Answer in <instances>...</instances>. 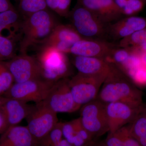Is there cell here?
<instances>
[{
    "mask_svg": "<svg viewBox=\"0 0 146 146\" xmlns=\"http://www.w3.org/2000/svg\"><path fill=\"white\" fill-rule=\"evenodd\" d=\"M128 78L117 66L110 64L109 72L97 99L105 104L121 102L136 107L143 105L142 92Z\"/></svg>",
    "mask_w": 146,
    "mask_h": 146,
    "instance_id": "1",
    "label": "cell"
},
{
    "mask_svg": "<svg viewBox=\"0 0 146 146\" xmlns=\"http://www.w3.org/2000/svg\"><path fill=\"white\" fill-rule=\"evenodd\" d=\"M58 24L53 14L48 9L25 18L20 29V54H27L29 48L34 45L44 44Z\"/></svg>",
    "mask_w": 146,
    "mask_h": 146,
    "instance_id": "2",
    "label": "cell"
},
{
    "mask_svg": "<svg viewBox=\"0 0 146 146\" xmlns=\"http://www.w3.org/2000/svg\"><path fill=\"white\" fill-rule=\"evenodd\" d=\"M36 59L41 68L42 78L47 81L55 83L69 75L68 58L54 47L44 46Z\"/></svg>",
    "mask_w": 146,
    "mask_h": 146,
    "instance_id": "3",
    "label": "cell"
},
{
    "mask_svg": "<svg viewBox=\"0 0 146 146\" xmlns=\"http://www.w3.org/2000/svg\"><path fill=\"white\" fill-rule=\"evenodd\" d=\"M108 73L96 75L78 73L69 80L71 92L76 103L81 107L96 100Z\"/></svg>",
    "mask_w": 146,
    "mask_h": 146,
    "instance_id": "4",
    "label": "cell"
},
{
    "mask_svg": "<svg viewBox=\"0 0 146 146\" xmlns=\"http://www.w3.org/2000/svg\"><path fill=\"white\" fill-rule=\"evenodd\" d=\"M26 119L27 127L38 146L59 122L57 113L47 107L42 102L33 105Z\"/></svg>",
    "mask_w": 146,
    "mask_h": 146,
    "instance_id": "5",
    "label": "cell"
},
{
    "mask_svg": "<svg viewBox=\"0 0 146 146\" xmlns=\"http://www.w3.org/2000/svg\"><path fill=\"white\" fill-rule=\"evenodd\" d=\"M79 110L82 124L93 138L109 131L104 103L96 99L82 106Z\"/></svg>",
    "mask_w": 146,
    "mask_h": 146,
    "instance_id": "6",
    "label": "cell"
},
{
    "mask_svg": "<svg viewBox=\"0 0 146 146\" xmlns=\"http://www.w3.org/2000/svg\"><path fill=\"white\" fill-rule=\"evenodd\" d=\"M55 83L41 78L21 83L14 82L3 96L28 103L44 101Z\"/></svg>",
    "mask_w": 146,
    "mask_h": 146,
    "instance_id": "7",
    "label": "cell"
},
{
    "mask_svg": "<svg viewBox=\"0 0 146 146\" xmlns=\"http://www.w3.org/2000/svg\"><path fill=\"white\" fill-rule=\"evenodd\" d=\"M56 113H72L79 110L81 106L74 101L69 84L64 78L55 82L44 100L42 102Z\"/></svg>",
    "mask_w": 146,
    "mask_h": 146,
    "instance_id": "8",
    "label": "cell"
},
{
    "mask_svg": "<svg viewBox=\"0 0 146 146\" xmlns=\"http://www.w3.org/2000/svg\"><path fill=\"white\" fill-rule=\"evenodd\" d=\"M71 18L73 27L83 39L101 37L105 33V23L79 4L72 11Z\"/></svg>",
    "mask_w": 146,
    "mask_h": 146,
    "instance_id": "9",
    "label": "cell"
},
{
    "mask_svg": "<svg viewBox=\"0 0 146 146\" xmlns=\"http://www.w3.org/2000/svg\"><path fill=\"white\" fill-rule=\"evenodd\" d=\"M2 62L13 76L14 82L42 78L41 68L36 58L27 54H20L10 60Z\"/></svg>",
    "mask_w": 146,
    "mask_h": 146,
    "instance_id": "10",
    "label": "cell"
},
{
    "mask_svg": "<svg viewBox=\"0 0 146 146\" xmlns=\"http://www.w3.org/2000/svg\"><path fill=\"white\" fill-rule=\"evenodd\" d=\"M144 105L136 107L121 102L106 104L109 132H115L133 121Z\"/></svg>",
    "mask_w": 146,
    "mask_h": 146,
    "instance_id": "11",
    "label": "cell"
},
{
    "mask_svg": "<svg viewBox=\"0 0 146 146\" xmlns=\"http://www.w3.org/2000/svg\"><path fill=\"white\" fill-rule=\"evenodd\" d=\"M83 39L73 26L58 24L44 45L67 54L74 44Z\"/></svg>",
    "mask_w": 146,
    "mask_h": 146,
    "instance_id": "12",
    "label": "cell"
},
{
    "mask_svg": "<svg viewBox=\"0 0 146 146\" xmlns=\"http://www.w3.org/2000/svg\"><path fill=\"white\" fill-rule=\"evenodd\" d=\"M32 106L16 99L0 96V110L6 118L9 127L18 125L26 119Z\"/></svg>",
    "mask_w": 146,
    "mask_h": 146,
    "instance_id": "13",
    "label": "cell"
},
{
    "mask_svg": "<svg viewBox=\"0 0 146 146\" xmlns=\"http://www.w3.org/2000/svg\"><path fill=\"white\" fill-rule=\"evenodd\" d=\"M114 48V45L104 41L83 39L73 44L69 53L78 56L104 58Z\"/></svg>",
    "mask_w": 146,
    "mask_h": 146,
    "instance_id": "14",
    "label": "cell"
},
{
    "mask_svg": "<svg viewBox=\"0 0 146 146\" xmlns=\"http://www.w3.org/2000/svg\"><path fill=\"white\" fill-rule=\"evenodd\" d=\"M79 4L105 24L117 19L121 14L114 0H79Z\"/></svg>",
    "mask_w": 146,
    "mask_h": 146,
    "instance_id": "15",
    "label": "cell"
},
{
    "mask_svg": "<svg viewBox=\"0 0 146 146\" xmlns=\"http://www.w3.org/2000/svg\"><path fill=\"white\" fill-rule=\"evenodd\" d=\"M0 146H39L27 126L11 127L0 138Z\"/></svg>",
    "mask_w": 146,
    "mask_h": 146,
    "instance_id": "16",
    "label": "cell"
},
{
    "mask_svg": "<svg viewBox=\"0 0 146 146\" xmlns=\"http://www.w3.org/2000/svg\"><path fill=\"white\" fill-rule=\"evenodd\" d=\"M73 63L78 73L86 75L108 72L110 66L104 58L78 56H75Z\"/></svg>",
    "mask_w": 146,
    "mask_h": 146,
    "instance_id": "17",
    "label": "cell"
},
{
    "mask_svg": "<svg viewBox=\"0 0 146 146\" xmlns=\"http://www.w3.org/2000/svg\"><path fill=\"white\" fill-rule=\"evenodd\" d=\"M21 16L15 8L0 13V36L14 40L21 29Z\"/></svg>",
    "mask_w": 146,
    "mask_h": 146,
    "instance_id": "18",
    "label": "cell"
},
{
    "mask_svg": "<svg viewBox=\"0 0 146 146\" xmlns=\"http://www.w3.org/2000/svg\"><path fill=\"white\" fill-rule=\"evenodd\" d=\"M127 127L130 135L136 140L146 133V105H144L136 117Z\"/></svg>",
    "mask_w": 146,
    "mask_h": 146,
    "instance_id": "19",
    "label": "cell"
},
{
    "mask_svg": "<svg viewBox=\"0 0 146 146\" xmlns=\"http://www.w3.org/2000/svg\"><path fill=\"white\" fill-rule=\"evenodd\" d=\"M19 13L25 18L40 11L48 9L46 0H20Z\"/></svg>",
    "mask_w": 146,
    "mask_h": 146,
    "instance_id": "20",
    "label": "cell"
},
{
    "mask_svg": "<svg viewBox=\"0 0 146 146\" xmlns=\"http://www.w3.org/2000/svg\"><path fill=\"white\" fill-rule=\"evenodd\" d=\"M133 29L127 21L122 19L110 27L109 34L113 39H122L129 36L134 32Z\"/></svg>",
    "mask_w": 146,
    "mask_h": 146,
    "instance_id": "21",
    "label": "cell"
},
{
    "mask_svg": "<svg viewBox=\"0 0 146 146\" xmlns=\"http://www.w3.org/2000/svg\"><path fill=\"white\" fill-rule=\"evenodd\" d=\"M145 29L134 32L129 36L121 39L119 46L130 50H137L143 40Z\"/></svg>",
    "mask_w": 146,
    "mask_h": 146,
    "instance_id": "22",
    "label": "cell"
},
{
    "mask_svg": "<svg viewBox=\"0 0 146 146\" xmlns=\"http://www.w3.org/2000/svg\"><path fill=\"white\" fill-rule=\"evenodd\" d=\"M14 40L0 36V61H5L15 57Z\"/></svg>",
    "mask_w": 146,
    "mask_h": 146,
    "instance_id": "23",
    "label": "cell"
},
{
    "mask_svg": "<svg viewBox=\"0 0 146 146\" xmlns=\"http://www.w3.org/2000/svg\"><path fill=\"white\" fill-rule=\"evenodd\" d=\"M131 53L130 50L126 48H114L104 59L110 64L119 66L126 61Z\"/></svg>",
    "mask_w": 146,
    "mask_h": 146,
    "instance_id": "24",
    "label": "cell"
},
{
    "mask_svg": "<svg viewBox=\"0 0 146 146\" xmlns=\"http://www.w3.org/2000/svg\"><path fill=\"white\" fill-rule=\"evenodd\" d=\"M62 123L58 122L40 143L39 146H54L63 139Z\"/></svg>",
    "mask_w": 146,
    "mask_h": 146,
    "instance_id": "25",
    "label": "cell"
},
{
    "mask_svg": "<svg viewBox=\"0 0 146 146\" xmlns=\"http://www.w3.org/2000/svg\"><path fill=\"white\" fill-rule=\"evenodd\" d=\"M14 83L11 73L2 61H0V96L5 94Z\"/></svg>",
    "mask_w": 146,
    "mask_h": 146,
    "instance_id": "26",
    "label": "cell"
},
{
    "mask_svg": "<svg viewBox=\"0 0 146 146\" xmlns=\"http://www.w3.org/2000/svg\"><path fill=\"white\" fill-rule=\"evenodd\" d=\"M144 7L142 0H127L126 5L121 11V14L130 16L140 12Z\"/></svg>",
    "mask_w": 146,
    "mask_h": 146,
    "instance_id": "27",
    "label": "cell"
},
{
    "mask_svg": "<svg viewBox=\"0 0 146 146\" xmlns=\"http://www.w3.org/2000/svg\"><path fill=\"white\" fill-rule=\"evenodd\" d=\"M127 76L137 85H146V65H141Z\"/></svg>",
    "mask_w": 146,
    "mask_h": 146,
    "instance_id": "28",
    "label": "cell"
},
{
    "mask_svg": "<svg viewBox=\"0 0 146 146\" xmlns=\"http://www.w3.org/2000/svg\"><path fill=\"white\" fill-rule=\"evenodd\" d=\"M103 146H123L121 129L110 132L104 143Z\"/></svg>",
    "mask_w": 146,
    "mask_h": 146,
    "instance_id": "29",
    "label": "cell"
},
{
    "mask_svg": "<svg viewBox=\"0 0 146 146\" xmlns=\"http://www.w3.org/2000/svg\"><path fill=\"white\" fill-rule=\"evenodd\" d=\"M62 131L63 138L72 145L76 134L75 127L73 120L62 123Z\"/></svg>",
    "mask_w": 146,
    "mask_h": 146,
    "instance_id": "30",
    "label": "cell"
},
{
    "mask_svg": "<svg viewBox=\"0 0 146 146\" xmlns=\"http://www.w3.org/2000/svg\"><path fill=\"white\" fill-rule=\"evenodd\" d=\"M126 18L134 31L142 30L145 28L146 21L144 18L135 16H131Z\"/></svg>",
    "mask_w": 146,
    "mask_h": 146,
    "instance_id": "31",
    "label": "cell"
},
{
    "mask_svg": "<svg viewBox=\"0 0 146 146\" xmlns=\"http://www.w3.org/2000/svg\"><path fill=\"white\" fill-rule=\"evenodd\" d=\"M123 136V146H141L137 140L130 135L127 126L121 128Z\"/></svg>",
    "mask_w": 146,
    "mask_h": 146,
    "instance_id": "32",
    "label": "cell"
},
{
    "mask_svg": "<svg viewBox=\"0 0 146 146\" xmlns=\"http://www.w3.org/2000/svg\"><path fill=\"white\" fill-rule=\"evenodd\" d=\"M72 0H58L57 13L61 16H68L70 13V9Z\"/></svg>",
    "mask_w": 146,
    "mask_h": 146,
    "instance_id": "33",
    "label": "cell"
},
{
    "mask_svg": "<svg viewBox=\"0 0 146 146\" xmlns=\"http://www.w3.org/2000/svg\"><path fill=\"white\" fill-rule=\"evenodd\" d=\"M8 128V123L6 118L0 110V134L4 133Z\"/></svg>",
    "mask_w": 146,
    "mask_h": 146,
    "instance_id": "34",
    "label": "cell"
},
{
    "mask_svg": "<svg viewBox=\"0 0 146 146\" xmlns=\"http://www.w3.org/2000/svg\"><path fill=\"white\" fill-rule=\"evenodd\" d=\"M14 8L9 0H0V13Z\"/></svg>",
    "mask_w": 146,
    "mask_h": 146,
    "instance_id": "35",
    "label": "cell"
},
{
    "mask_svg": "<svg viewBox=\"0 0 146 146\" xmlns=\"http://www.w3.org/2000/svg\"><path fill=\"white\" fill-rule=\"evenodd\" d=\"M47 8L57 13L58 8V0H46Z\"/></svg>",
    "mask_w": 146,
    "mask_h": 146,
    "instance_id": "36",
    "label": "cell"
},
{
    "mask_svg": "<svg viewBox=\"0 0 146 146\" xmlns=\"http://www.w3.org/2000/svg\"><path fill=\"white\" fill-rule=\"evenodd\" d=\"M118 7V9L121 13V11L124 7L126 5L127 0H114Z\"/></svg>",
    "mask_w": 146,
    "mask_h": 146,
    "instance_id": "37",
    "label": "cell"
},
{
    "mask_svg": "<svg viewBox=\"0 0 146 146\" xmlns=\"http://www.w3.org/2000/svg\"><path fill=\"white\" fill-rule=\"evenodd\" d=\"M137 50L141 52H146V29H145V36L143 40Z\"/></svg>",
    "mask_w": 146,
    "mask_h": 146,
    "instance_id": "38",
    "label": "cell"
},
{
    "mask_svg": "<svg viewBox=\"0 0 146 146\" xmlns=\"http://www.w3.org/2000/svg\"><path fill=\"white\" fill-rule=\"evenodd\" d=\"M54 146H74L66 141L64 138H63L61 141L56 145Z\"/></svg>",
    "mask_w": 146,
    "mask_h": 146,
    "instance_id": "39",
    "label": "cell"
},
{
    "mask_svg": "<svg viewBox=\"0 0 146 146\" xmlns=\"http://www.w3.org/2000/svg\"><path fill=\"white\" fill-rule=\"evenodd\" d=\"M141 58L144 65H146V52H141Z\"/></svg>",
    "mask_w": 146,
    "mask_h": 146,
    "instance_id": "40",
    "label": "cell"
},
{
    "mask_svg": "<svg viewBox=\"0 0 146 146\" xmlns=\"http://www.w3.org/2000/svg\"></svg>",
    "mask_w": 146,
    "mask_h": 146,
    "instance_id": "41",
    "label": "cell"
}]
</instances>
